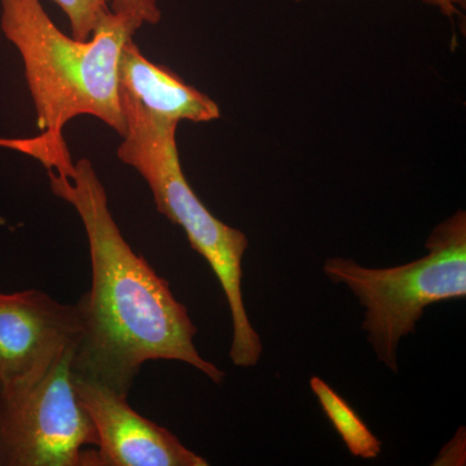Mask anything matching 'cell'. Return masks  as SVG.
Here are the masks:
<instances>
[{"label": "cell", "instance_id": "6da1fadb", "mask_svg": "<svg viewBox=\"0 0 466 466\" xmlns=\"http://www.w3.org/2000/svg\"><path fill=\"white\" fill-rule=\"evenodd\" d=\"M52 192L76 208L91 258V288L76 303L82 333L73 373L128 398L143 364L177 360L214 383L226 373L196 349L198 328L170 285L133 250L109 210L108 195L90 159L76 162L69 177L48 171Z\"/></svg>", "mask_w": 466, "mask_h": 466}, {"label": "cell", "instance_id": "7a4b0ae2", "mask_svg": "<svg viewBox=\"0 0 466 466\" xmlns=\"http://www.w3.org/2000/svg\"><path fill=\"white\" fill-rule=\"evenodd\" d=\"M0 27L20 52L38 115L39 155L47 171L69 177L75 168L64 127L79 116H92L124 137L118 66L125 43L140 24L109 9L88 41L69 38L39 0H0Z\"/></svg>", "mask_w": 466, "mask_h": 466}, {"label": "cell", "instance_id": "3957f363", "mask_svg": "<svg viewBox=\"0 0 466 466\" xmlns=\"http://www.w3.org/2000/svg\"><path fill=\"white\" fill-rule=\"evenodd\" d=\"M119 94L126 133L116 156L142 175L159 213L183 229L192 249L217 276L231 311L233 366L256 367L263 346L242 294V259L249 247L247 235L214 217L187 182L177 146L179 122L152 115L130 95Z\"/></svg>", "mask_w": 466, "mask_h": 466}, {"label": "cell", "instance_id": "277c9868", "mask_svg": "<svg viewBox=\"0 0 466 466\" xmlns=\"http://www.w3.org/2000/svg\"><path fill=\"white\" fill-rule=\"evenodd\" d=\"M421 258L389 268H370L352 259L325 260L324 272L343 284L366 309L361 329L377 359L397 375L401 339L415 333L425 309L466 297V214L458 211L435 227Z\"/></svg>", "mask_w": 466, "mask_h": 466}, {"label": "cell", "instance_id": "5b68a950", "mask_svg": "<svg viewBox=\"0 0 466 466\" xmlns=\"http://www.w3.org/2000/svg\"><path fill=\"white\" fill-rule=\"evenodd\" d=\"M76 345L38 376L0 392V465L85 466L97 446L73 377Z\"/></svg>", "mask_w": 466, "mask_h": 466}, {"label": "cell", "instance_id": "8992f818", "mask_svg": "<svg viewBox=\"0 0 466 466\" xmlns=\"http://www.w3.org/2000/svg\"><path fill=\"white\" fill-rule=\"evenodd\" d=\"M81 333L76 305L38 289L0 293V392L38 376Z\"/></svg>", "mask_w": 466, "mask_h": 466}, {"label": "cell", "instance_id": "52a82bcc", "mask_svg": "<svg viewBox=\"0 0 466 466\" xmlns=\"http://www.w3.org/2000/svg\"><path fill=\"white\" fill-rule=\"evenodd\" d=\"M75 377L79 401L97 435V450H87L85 466H208L167 429L137 412L127 398Z\"/></svg>", "mask_w": 466, "mask_h": 466}, {"label": "cell", "instance_id": "ba28073f", "mask_svg": "<svg viewBox=\"0 0 466 466\" xmlns=\"http://www.w3.org/2000/svg\"><path fill=\"white\" fill-rule=\"evenodd\" d=\"M118 79L119 90L161 118L210 122L220 116L216 101L187 85L167 66L148 60L134 42V36L122 48Z\"/></svg>", "mask_w": 466, "mask_h": 466}, {"label": "cell", "instance_id": "9c48e42d", "mask_svg": "<svg viewBox=\"0 0 466 466\" xmlns=\"http://www.w3.org/2000/svg\"><path fill=\"white\" fill-rule=\"evenodd\" d=\"M309 388L352 456L370 460L381 455V441L370 431L357 410L341 395L337 394L324 380L317 376L309 380Z\"/></svg>", "mask_w": 466, "mask_h": 466}, {"label": "cell", "instance_id": "30bf717a", "mask_svg": "<svg viewBox=\"0 0 466 466\" xmlns=\"http://www.w3.org/2000/svg\"><path fill=\"white\" fill-rule=\"evenodd\" d=\"M69 18L73 38L88 41L101 16L109 11L110 0H54Z\"/></svg>", "mask_w": 466, "mask_h": 466}, {"label": "cell", "instance_id": "8fae6325", "mask_svg": "<svg viewBox=\"0 0 466 466\" xmlns=\"http://www.w3.org/2000/svg\"><path fill=\"white\" fill-rule=\"evenodd\" d=\"M112 12L131 18L140 25H156L161 21L157 0H110Z\"/></svg>", "mask_w": 466, "mask_h": 466}, {"label": "cell", "instance_id": "7c38bea8", "mask_svg": "<svg viewBox=\"0 0 466 466\" xmlns=\"http://www.w3.org/2000/svg\"><path fill=\"white\" fill-rule=\"evenodd\" d=\"M294 2L299 3L303 0H294ZM422 2L440 9L441 14L451 20L453 17H461L466 8V0H422Z\"/></svg>", "mask_w": 466, "mask_h": 466}]
</instances>
